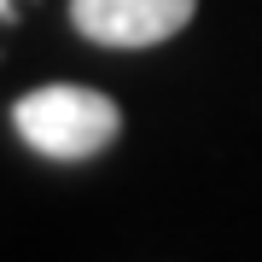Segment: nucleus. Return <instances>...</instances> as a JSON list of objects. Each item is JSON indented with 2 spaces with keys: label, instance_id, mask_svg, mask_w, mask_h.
Returning <instances> with one entry per match:
<instances>
[{
  "label": "nucleus",
  "instance_id": "obj_1",
  "mask_svg": "<svg viewBox=\"0 0 262 262\" xmlns=\"http://www.w3.org/2000/svg\"><path fill=\"white\" fill-rule=\"evenodd\" d=\"M12 128L29 151H41L53 163H88L117 140L122 111L99 88L58 82V88H35V94H24L12 105Z\"/></svg>",
  "mask_w": 262,
  "mask_h": 262
},
{
  "label": "nucleus",
  "instance_id": "obj_2",
  "mask_svg": "<svg viewBox=\"0 0 262 262\" xmlns=\"http://www.w3.org/2000/svg\"><path fill=\"white\" fill-rule=\"evenodd\" d=\"M192 6L198 0H70V24L94 47L140 53V47H158V41L181 35L192 24Z\"/></svg>",
  "mask_w": 262,
  "mask_h": 262
},
{
  "label": "nucleus",
  "instance_id": "obj_3",
  "mask_svg": "<svg viewBox=\"0 0 262 262\" xmlns=\"http://www.w3.org/2000/svg\"><path fill=\"white\" fill-rule=\"evenodd\" d=\"M0 18H12V0H0Z\"/></svg>",
  "mask_w": 262,
  "mask_h": 262
}]
</instances>
